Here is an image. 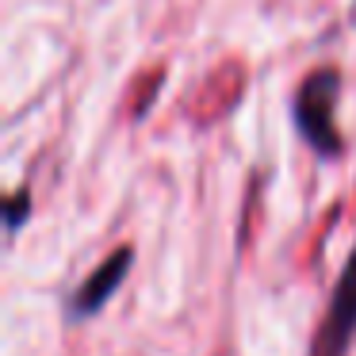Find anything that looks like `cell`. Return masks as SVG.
I'll list each match as a JSON object with an SVG mask.
<instances>
[{
	"instance_id": "cell-4",
	"label": "cell",
	"mask_w": 356,
	"mask_h": 356,
	"mask_svg": "<svg viewBox=\"0 0 356 356\" xmlns=\"http://www.w3.org/2000/svg\"><path fill=\"white\" fill-rule=\"evenodd\" d=\"M27 203H31V200H27L24 192H16V195L8 200V230H19V222H24V211H27Z\"/></svg>"
},
{
	"instance_id": "cell-2",
	"label": "cell",
	"mask_w": 356,
	"mask_h": 356,
	"mask_svg": "<svg viewBox=\"0 0 356 356\" xmlns=\"http://www.w3.org/2000/svg\"><path fill=\"white\" fill-rule=\"evenodd\" d=\"M353 337H356V249L348 253L345 268L337 276V287H333L322 325L314 333L310 356H345Z\"/></svg>"
},
{
	"instance_id": "cell-3",
	"label": "cell",
	"mask_w": 356,
	"mask_h": 356,
	"mask_svg": "<svg viewBox=\"0 0 356 356\" xmlns=\"http://www.w3.org/2000/svg\"><path fill=\"white\" fill-rule=\"evenodd\" d=\"M127 272H131V249L111 253L108 261H104L100 268H96L92 276H88L77 291H73L70 314L73 318H88V314H96V310H104V307H108V299L119 291V284H123Z\"/></svg>"
},
{
	"instance_id": "cell-1",
	"label": "cell",
	"mask_w": 356,
	"mask_h": 356,
	"mask_svg": "<svg viewBox=\"0 0 356 356\" xmlns=\"http://www.w3.org/2000/svg\"><path fill=\"white\" fill-rule=\"evenodd\" d=\"M333 104H337V73L330 70L314 73L295 96V123H299L302 138L325 157L341 149L337 127H333Z\"/></svg>"
}]
</instances>
